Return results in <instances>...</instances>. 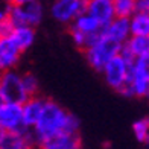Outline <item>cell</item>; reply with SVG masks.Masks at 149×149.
Instances as JSON below:
<instances>
[{"instance_id": "obj_1", "label": "cell", "mask_w": 149, "mask_h": 149, "mask_svg": "<svg viewBox=\"0 0 149 149\" xmlns=\"http://www.w3.org/2000/svg\"><path fill=\"white\" fill-rule=\"evenodd\" d=\"M69 119H70V113H67L59 104L46 99L43 114L40 117L38 123L35 125V128L32 130L35 145L40 146L46 143V141L58 137V135L67 134Z\"/></svg>"}, {"instance_id": "obj_2", "label": "cell", "mask_w": 149, "mask_h": 149, "mask_svg": "<svg viewBox=\"0 0 149 149\" xmlns=\"http://www.w3.org/2000/svg\"><path fill=\"white\" fill-rule=\"evenodd\" d=\"M122 44L116 43L114 40L108 38L107 35L100 33V37L94 41L88 49L84 50L87 63L91 65V69L96 72H102L104 67L110 63V61L117 56L122 52Z\"/></svg>"}, {"instance_id": "obj_3", "label": "cell", "mask_w": 149, "mask_h": 149, "mask_svg": "<svg viewBox=\"0 0 149 149\" xmlns=\"http://www.w3.org/2000/svg\"><path fill=\"white\" fill-rule=\"evenodd\" d=\"M132 63L134 61L126 59L122 53H119L117 56H114L102 70L105 82L110 85L113 90L120 91L128 84V81H130V78H131V65H132Z\"/></svg>"}, {"instance_id": "obj_4", "label": "cell", "mask_w": 149, "mask_h": 149, "mask_svg": "<svg viewBox=\"0 0 149 149\" xmlns=\"http://www.w3.org/2000/svg\"><path fill=\"white\" fill-rule=\"evenodd\" d=\"M0 96L3 102L20 104L23 105L29 99L23 85V74L17 73L15 70H9L2 73L0 76Z\"/></svg>"}, {"instance_id": "obj_5", "label": "cell", "mask_w": 149, "mask_h": 149, "mask_svg": "<svg viewBox=\"0 0 149 149\" xmlns=\"http://www.w3.org/2000/svg\"><path fill=\"white\" fill-rule=\"evenodd\" d=\"M0 125L8 134H24L31 130L24 123L22 105L11 102H3L0 105Z\"/></svg>"}, {"instance_id": "obj_6", "label": "cell", "mask_w": 149, "mask_h": 149, "mask_svg": "<svg viewBox=\"0 0 149 149\" xmlns=\"http://www.w3.org/2000/svg\"><path fill=\"white\" fill-rule=\"evenodd\" d=\"M15 28L18 26H31L35 28L43 20V5L35 0L26 6H14L11 5L9 17H8Z\"/></svg>"}, {"instance_id": "obj_7", "label": "cell", "mask_w": 149, "mask_h": 149, "mask_svg": "<svg viewBox=\"0 0 149 149\" xmlns=\"http://www.w3.org/2000/svg\"><path fill=\"white\" fill-rule=\"evenodd\" d=\"M84 12H87V0H53L50 6L52 17L59 23L72 24Z\"/></svg>"}, {"instance_id": "obj_8", "label": "cell", "mask_w": 149, "mask_h": 149, "mask_svg": "<svg viewBox=\"0 0 149 149\" xmlns=\"http://www.w3.org/2000/svg\"><path fill=\"white\" fill-rule=\"evenodd\" d=\"M87 12L96 18L104 28L116 18L113 0H87Z\"/></svg>"}, {"instance_id": "obj_9", "label": "cell", "mask_w": 149, "mask_h": 149, "mask_svg": "<svg viewBox=\"0 0 149 149\" xmlns=\"http://www.w3.org/2000/svg\"><path fill=\"white\" fill-rule=\"evenodd\" d=\"M20 55L22 52L18 50V47L11 38L0 40V73L14 70L20 59Z\"/></svg>"}, {"instance_id": "obj_10", "label": "cell", "mask_w": 149, "mask_h": 149, "mask_svg": "<svg viewBox=\"0 0 149 149\" xmlns=\"http://www.w3.org/2000/svg\"><path fill=\"white\" fill-rule=\"evenodd\" d=\"M102 33H104V35H107L108 38L114 40L116 43L125 46L126 41L131 38L130 18H119V17H116L110 24L104 28Z\"/></svg>"}, {"instance_id": "obj_11", "label": "cell", "mask_w": 149, "mask_h": 149, "mask_svg": "<svg viewBox=\"0 0 149 149\" xmlns=\"http://www.w3.org/2000/svg\"><path fill=\"white\" fill-rule=\"evenodd\" d=\"M44 105H46V99L40 97V96H32L22 105L23 119H24V123L28 128H31V130L35 128V125L38 123V120L43 114Z\"/></svg>"}, {"instance_id": "obj_12", "label": "cell", "mask_w": 149, "mask_h": 149, "mask_svg": "<svg viewBox=\"0 0 149 149\" xmlns=\"http://www.w3.org/2000/svg\"><path fill=\"white\" fill-rule=\"evenodd\" d=\"M122 55L126 59L134 61L149 55V37H131L122 47Z\"/></svg>"}, {"instance_id": "obj_13", "label": "cell", "mask_w": 149, "mask_h": 149, "mask_svg": "<svg viewBox=\"0 0 149 149\" xmlns=\"http://www.w3.org/2000/svg\"><path fill=\"white\" fill-rule=\"evenodd\" d=\"M70 29H76L79 32L85 33V35H100L104 31V26L93 15H90L88 12H84L82 15H79L70 24Z\"/></svg>"}, {"instance_id": "obj_14", "label": "cell", "mask_w": 149, "mask_h": 149, "mask_svg": "<svg viewBox=\"0 0 149 149\" xmlns=\"http://www.w3.org/2000/svg\"><path fill=\"white\" fill-rule=\"evenodd\" d=\"M33 132L29 130L24 134H8L0 149H35Z\"/></svg>"}, {"instance_id": "obj_15", "label": "cell", "mask_w": 149, "mask_h": 149, "mask_svg": "<svg viewBox=\"0 0 149 149\" xmlns=\"http://www.w3.org/2000/svg\"><path fill=\"white\" fill-rule=\"evenodd\" d=\"M38 149H81V139L78 134H63L40 145Z\"/></svg>"}, {"instance_id": "obj_16", "label": "cell", "mask_w": 149, "mask_h": 149, "mask_svg": "<svg viewBox=\"0 0 149 149\" xmlns=\"http://www.w3.org/2000/svg\"><path fill=\"white\" fill-rule=\"evenodd\" d=\"M11 40L18 47L20 52L28 50L35 41V29L31 26H18L14 29V33L11 35Z\"/></svg>"}, {"instance_id": "obj_17", "label": "cell", "mask_w": 149, "mask_h": 149, "mask_svg": "<svg viewBox=\"0 0 149 149\" xmlns=\"http://www.w3.org/2000/svg\"><path fill=\"white\" fill-rule=\"evenodd\" d=\"M131 37H149V14L135 12L130 18Z\"/></svg>"}, {"instance_id": "obj_18", "label": "cell", "mask_w": 149, "mask_h": 149, "mask_svg": "<svg viewBox=\"0 0 149 149\" xmlns=\"http://www.w3.org/2000/svg\"><path fill=\"white\" fill-rule=\"evenodd\" d=\"M113 3L119 18H131L137 12V0H113Z\"/></svg>"}, {"instance_id": "obj_19", "label": "cell", "mask_w": 149, "mask_h": 149, "mask_svg": "<svg viewBox=\"0 0 149 149\" xmlns=\"http://www.w3.org/2000/svg\"><path fill=\"white\" fill-rule=\"evenodd\" d=\"M131 78H140L149 81V55L134 59L131 65Z\"/></svg>"}, {"instance_id": "obj_20", "label": "cell", "mask_w": 149, "mask_h": 149, "mask_svg": "<svg viewBox=\"0 0 149 149\" xmlns=\"http://www.w3.org/2000/svg\"><path fill=\"white\" fill-rule=\"evenodd\" d=\"M70 35H72L73 43L76 44L79 49H82V50H87V49H88V47L100 37V35H85V33L79 32V31H76V29H70Z\"/></svg>"}, {"instance_id": "obj_21", "label": "cell", "mask_w": 149, "mask_h": 149, "mask_svg": "<svg viewBox=\"0 0 149 149\" xmlns=\"http://www.w3.org/2000/svg\"><path fill=\"white\" fill-rule=\"evenodd\" d=\"M132 132L140 143H149V126L146 119L135 120L132 123Z\"/></svg>"}, {"instance_id": "obj_22", "label": "cell", "mask_w": 149, "mask_h": 149, "mask_svg": "<svg viewBox=\"0 0 149 149\" xmlns=\"http://www.w3.org/2000/svg\"><path fill=\"white\" fill-rule=\"evenodd\" d=\"M23 85H24L26 93L29 94V97H32V96H38V88H40L38 78H35L32 73H26V74H23Z\"/></svg>"}, {"instance_id": "obj_23", "label": "cell", "mask_w": 149, "mask_h": 149, "mask_svg": "<svg viewBox=\"0 0 149 149\" xmlns=\"http://www.w3.org/2000/svg\"><path fill=\"white\" fill-rule=\"evenodd\" d=\"M14 29H15V26H14V23H12L9 18L0 22V40L11 38V35L14 33Z\"/></svg>"}, {"instance_id": "obj_24", "label": "cell", "mask_w": 149, "mask_h": 149, "mask_svg": "<svg viewBox=\"0 0 149 149\" xmlns=\"http://www.w3.org/2000/svg\"><path fill=\"white\" fill-rule=\"evenodd\" d=\"M9 9H11V3L6 0H0V22H3L9 17Z\"/></svg>"}, {"instance_id": "obj_25", "label": "cell", "mask_w": 149, "mask_h": 149, "mask_svg": "<svg viewBox=\"0 0 149 149\" xmlns=\"http://www.w3.org/2000/svg\"><path fill=\"white\" fill-rule=\"evenodd\" d=\"M137 11L149 14V0H137Z\"/></svg>"}, {"instance_id": "obj_26", "label": "cell", "mask_w": 149, "mask_h": 149, "mask_svg": "<svg viewBox=\"0 0 149 149\" xmlns=\"http://www.w3.org/2000/svg\"><path fill=\"white\" fill-rule=\"evenodd\" d=\"M32 2H35V0H11V5H14V6H26V5H29Z\"/></svg>"}, {"instance_id": "obj_27", "label": "cell", "mask_w": 149, "mask_h": 149, "mask_svg": "<svg viewBox=\"0 0 149 149\" xmlns=\"http://www.w3.org/2000/svg\"><path fill=\"white\" fill-rule=\"evenodd\" d=\"M6 135H8V132H6V130L0 125V148H2V145H3V141H5V139H6Z\"/></svg>"}, {"instance_id": "obj_28", "label": "cell", "mask_w": 149, "mask_h": 149, "mask_svg": "<svg viewBox=\"0 0 149 149\" xmlns=\"http://www.w3.org/2000/svg\"><path fill=\"white\" fill-rule=\"evenodd\" d=\"M0 76H2V73H0ZM3 104V99H2V96H0V105Z\"/></svg>"}, {"instance_id": "obj_29", "label": "cell", "mask_w": 149, "mask_h": 149, "mask_svg": "<svg viewBox=\"0 0 149 149\" xmlns=\"http://www.w3.org/2000/svg\"><path fill=\"white\" fill-rule=\"evenodd\" d=\"M146 122H148V126H149V117H148V119H146Z\"/></svg>"}, {"instance_id": "obj_30", "label": "cell", "mask_w": 149, "mask_h": 149, "mask_svg": "<svg viewBox=\"0 0 149 149\" xmlns=\"http://www.w3.org/2000/svg\"><path fill=\"white\" fill-rule=\"evenodd\" d=\"M6 2H11V0H6Z\"/></svg>"}]
</instances>
